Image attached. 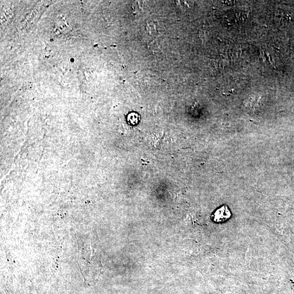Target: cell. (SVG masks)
<instances>
[{
    "label": "cell",
    "instance_id": "1",
    "mask_svg": "<svg viewBox=\"0 0 294 294\" xmlns=\"http://www.w3.org/2000/svg\"><path fill=\"white\" fill-rule=\"evenodd\" d=\"M231 216V211L226 206L217 209L213 215L214 221L217 223L225 222L228 220Z\"/></svg>",
    "mask_w": 294,
    "mask_h": 294
}]
</instances>
